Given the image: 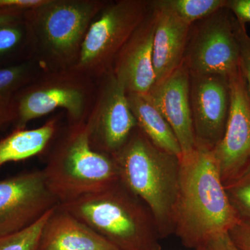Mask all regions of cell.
<instances>
[{
    "label": "cell",
    "mask_w": 250,
    "mask_h": 250,
    "mask_svg": "<svg viewBox=\"0 0 250 250\" xmlns=\"http://www.w3.org/2000/svg\"><path fill=\"white\" fill-rule=\"evenodd\" d=\"M150 6L156 16L153 65L156 84L170 76L183 63L191 25L168 10Z\"/></svg>",
    "instance_id": "2e32d148"
},
{
    "label": "cell",
    "mask_w": 250,
    "mask_h": 250,
    "mask_svg": "<svg viewBox=\"0 0 250 250\" xmlns=\"http://www.w3.org/2000/svg\"><path fill=\"white\" fill-rule=\"evenodd\" d=\"M30 41L24 20L0 27V68L31 60Z\"/></svg>",
    "instance_id": "ffe728a7"
},
{
    "label": "cell",
    "mask_w": 250,
    "mask_h": 250,
    "mask_svg": "<svg viewBox=\"0 0 250 250\" xmlns=\"http://www.w3.org/2000/svg\"><path fill=\"white\" fill-rule=\"evenodd\" d=\"M97 81L72 66L41 70L16 93L14 129H25L31 121L57 108L66 111L68 124L85 123L89 115Z\"/></svg>",
    "instance_id": "8992f818"
},
{
    "label": "cell",
    "mask_w": 250,
    "mask_h": 250,
    "mask_svg": "<svg viewBox=\"0 0 250 250\" xmlns=\"http://www.w3.org/2000/svg\"><path fill=\"white\" fill-rule=\"evenodd\" d=\"M229 77L190 75V102L195 146L213 149L223 139L230 108Z\"/></svg>",
    "instance_id": "7c38bea8"
},
{
    "label": "cell",
    "mask_w": 250,
    "mask_h": 250,
    "mask_svg": "<svg viewBox=\"0 0 250 250\" xmlns=\"http://www.w3.org/2000/svg\"><path fill=\"white\" fill-rule=\"evenodd\" d=\"M149 9L147 0L108 1L90 26L75 67L95 80L111 72L117 54Z\"/></svg>",
    "instance_id": "52a82bcc"
},
{
    "label": "cell",
    "mask_w": 250,
    "mask_h": 250,
    "mask_svg": "<svg viewBox=\"0 0 250 250\" xmlns=\"http://www.w3.org/2000/svg\"><path fill=\"white\" fill-rule=\"evenodd\" d=\"M193 250H241L234 244L229 233L211 237Z\"/></svg>",
    "instance_id": "484cf974"
},
{
    "label": "cell",
    "mask_w": 250,
    "mask_h": 250,
    "mask_svg": "<svg viewBox=\"0 0 250 250\" xmlns=\"http://www.w3.org/2000/svg\"><path fill=\"white\" fill-rule=\"evenodd\" d=\"M45 0H0V9L26 11L43 4Z\"/></svg>",
    "instance_id": "83f0119b"
},
{
    "label": "cell",
    "mask_w": 250,
    "mask_h": 250,
    "mask_svg": "<svg viewBox=\"0 0 250 250\" xmlns=\"http://www.w3.org/2000/svg\"><path fill=\"white\" fill-rule=\"evenodd\" d=\"M230 108L223 139L213 149L225 187L250 166V103L240 67L229 77Z\"/></svg>",
    "instance_id": "8fae6325"
},
{
    "label": "cell",
    "mask_w": 250,
    "mask_h": 250,
    "mask_svg": "<svg viewBox=\"0 0 250 250\" xmlns=\"http://www.w3.org/2000/svg\"><path fill=\"white\" fill-rule=\"evenodd\" d=\"M225 189L239 220L250 223V166Z\"/></svg>",
    "instance_id": "7402d4cb"
},
{
    "label": "cell",
    "mask_w": 250,
    "mask_h": 250,
    "mask_svg": "<svg viewBox=\"0 0 250 250\" xmlns=\"http://www.w3.org/2000/svg\"><path fill=\"white\" fill-rule=\"evenodd\" d=\"M59 121L58 117H53L40 127L14 129L0 139V167L43 152L58 133Z\"/></svg>",
    "instance_id": "ac0fdd59"
},
{
    "label": "cell",
    "mask_w": 250,
    "mask_h": 250,
    "mask_svg": "<svg viewBox=\"0 0 250 250\" xmlns=\"http://www.w3.org/2000/svg\"><path fill=\"white\" fill-rule=\"evenodd\" d=\"M234 17L225 7L190 27L184 64L190 75L229 77L239 68Z\"/></svg>",
    "instance_id": "ba28073f"
},
{
    "label": "cell",
    "mask_w": 250,
    "mask_h": 250,
    "mask_svg": "<svg viewBox=\"0 0 250 250\" xmlns=\"http://www.w3.org/2000/svg\"><path fill=\"white\" fill-rule=\"evenodd\" d=\"M228 0H150L152 7L168 10L192 25L225 7Z\"/></svg>",
    "instance_id": "44dd1931"
},
{
    "label": "cell",
    "mask_w": 250,
    "mask_h": 250,
    "mask_svg": "<svg viewBox=\"0 0 250 250\" xmlns=\"http://www.w3.org/2000/svg\"><path fill=\"white\" fill-rule=\"evenodd\" d=\"M235 31L240 48V70L250 103V36L247 31L246 24L240 22L236 18Z\"/></svg>",
    "instance_id": "cb8c5ba5"
},
{
    "label": "cell",
    "mask_w": 250,
    "mask_h": 250,
    "mask_svg": "<svg viewBox=\"0 0 250 250\" xmlns=\"http://www.w3.org/2000/svg\"><path fill=\"white\" fill-rule=\"evenodd\" d=\"M228 233L240 250H250V223L239 220Z\"/></svg>",
    "instance_id": "d4e9b609"
},
{
    "label": "cell",
    "mask_w": 250,
    "mask_h": 250,
    "mask_svg": "<svg viewBox=\"0 0 250 250\" xmlns=\"http://www.w3.org/2000/svg\"><path fill=\"white\" fill-rule=\"evenodd\" d=\"M59 205L118 250H162L152 212L121 179Z\"/></svg>",
    "instance_id": "3957f363"
},
{
    "label": "cell",
    "mask_w": 250,
    "mask_h": 250,
    "mask_svg": "<svg viewBox=\"0 0 250 250\" xmlns=\"http://www.w3.org/2000/svg\"><path fill=\"white\" fill-rule=\"evenodd\" d=\"M155 11H149L117 54L111 72L126 93H148L155 84L153 40Z\"/></svg>",
    "instance_id": "4fadbf2b"
},
{
    "label": "cell",
    "mask_w": 250,
    "mask_h": 250,
    "mask_svg": "<svg viewBox=\"0 0 250 250\" xmlns=\"http://www.w3.org/2000/svg\"><path fill=\"white\" fill-rule=\"evenodd\" d=\"M173 130L182 150V157L195 148L190 102V73L184 62L148 93Z\"/></svg>",
    "instance_id": "5bb4252c"
},
{
    "label": "cell",
    "mask_w": 250,
    "mask_h": 250,
    "mask_svg": "<svg viewBox=\"0 0 250 250\" xmlns=\"http://www.w3.org/2000/svg\"><path fill=\"white\" fill-rule=\"evenodd\" d=\"M25 11L21 10L0 9V27L23 19Z\"/></svg>",
    "instance_id": "f1b7e54d"
},
{
    "label": "cell",
    "mask_w": 250,
    "mask_h": 250,
    "mask_svg": "<svg viewBox=\"0 0 250 250\" xmlns=\"http://www.w3.org/2000/svg\"><path fill=\"white\" fill-rule=\"evenodd\" d=\"M97 81L96 93L86 121L94 150L112 156L126 143L137 122L124 86L112 72Z\"/></svg>",
    "instance_id": "9c48e42d"
},
{
    "label": "cell",
    "mask_w": 250,
    "mask_h": 250,
    "mask_svg": "<svg viewBox=\"0 0 250 250\" xmlns=\"http://www.w3.org/2000/svg\"></svg>",
    "instance_id": "f546056e"
},
{
    "label": "cell",
    "mask_w": 250,
    "mask_h": 250,
    "mask_svg": "<svg viewBox=\"0 0 250 250\" xmlns=\"http://www.w3.org/2000/svg\"><path fill=\"white\" fill-rule=\"evenodd\" d=\"M108 2L45 0L26 11L23 20L30 41L31 59L42 70L75 66L90 26Z\"/></svg>",
    "instance_id": "277c9868"
},
{
    "label": "cell",
    "mask_w": 250,
    "mask_h": 250,
    "mask_svg": "<svg viewBox=\"0 0 250 250\" xmlns=\"http://www.w3.org/2000/svg\"><path fill=\"white\" fill-rule=\"evenodd\" d=\"M52 210L32 226L19 232L0 237V250H36L42 227Z\"/></svg>",
    "instance_id": "603a6c76"
},
{
    "label": "cell",
    "mask_w": 250,
    "mask_h": 250,
    "mask_svg": "<svg viewBox=\"0 0 250 250\" xmlns=\"http://www.w3.org/2000/svg\"><path fill=\"white\" fill-rule=\"evenodd\" d=\"M42 171L59 204L103 190L120 179L113 157L90 146L85 123L67 125L51 148Z\"/></svg>",
    "instance_id": "5b68a950"
},
{
    "label": "cell",
    "mask_w": 250,
    "mask_h": 250,
    "mask_svg": "<svg viewBox=\"0 0 250 250\" xmlns=\"http://www.w3.org/2000/svg\"><path fill=\"white\" fill-rule=\"evenodd\" d=\"M226 6L237 21L245 24L250 22V0H228Z\"/></svg>",
    "instance_id": "4316f807"
},
{
    "label": "cell",
    "mask_w": 250,
    "mask_h": 250,
    "mask_svg": "<svg viewBox=\"0 0 250 250\" xmlns=\"http://www.w3.org/2000/svg\"><path fill=\"white\" fill-rule=\"evenodd\" d=\"M41 70L39 64L33 59L0 68V130L14 125L16 93Z\"/></svg>",
    "instance_id": "d6986e66"
},
{
    "label": "cell",
    "mask_w": 250,
    "mask_h": 250,
    "mask_svg": "<svg viewBox=\"0 0 250 250\" xmlns=\"http://www.w3.org/2000/svg\"><path fill=\"white\" fill-rule=\"evenodd\" d=\"M103 236L57 206L46 220L36 250H116Z\"/></svg>",
    "instance_id": "9a60e30c"
},
{
    "label": "cell",
    "mask_w": 250,
    "mask_h": 250,
    "mask_svg": "<svg viewBox=\"0 0 250 250\" xmlns=\"http://www.w3.org/2000/svg\"><path fill=\"white\" fill-rule=\"evenodd\" d=\"M59 205L42 170L0 179V237L32 226Z\"/></svg>",
    "instance_id": "30bf717a"
},
{
    "label": "cell",
    "mask_w": 250,
    "mask_h": 250,
    "mask_svg": "<svg viewBox=\"0 0 250 250\" xmlns=\"http://www.w3.org/2000/svg\"><path fill=\"white\" fill-rule=\"evenodd\" d=\"M130 108L145 136L166 152L182 158V150L173 130L148 93H126Z\"/></svg>",
    "instance_id": "e0dca14e"
},
{
    "label": "cell",
    "mask_w": 250,
    "mask_h": 250,
    "mask_svg": "<svg viewBox=\"0 0 250 250\" xmlns=\"http://www.w3.org/2000/svg\"><path fill=\"white\" fill-rule=\"evenodd\" d=\"M239 218L229 199L213 149L195 146L181 158L174 233L192 250L228 233Z\"/></svg>",
    "instance_id": "6da1fadb"
},
{
    "label": "cell",
    "mask_w": 250,
    "mask_h": 250,
    "mask_svg": "<svg viewBox=\"0 0 250 250\" xmlns=\"http://www.w3.org/2000/svg\"><path fill=\"white\" fill-rule=\"evenodd\" d=\"M111 156L122 182L152 212L161 239L174 233L181 158L156 147L138 126Z\"/></svg>",
    "instance_id": "7a4b0ae2"
}]
</instances>
